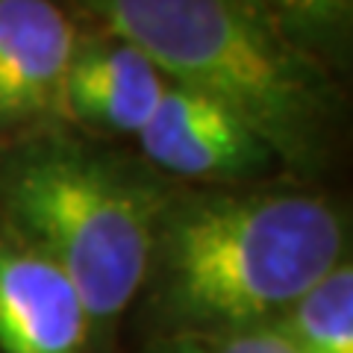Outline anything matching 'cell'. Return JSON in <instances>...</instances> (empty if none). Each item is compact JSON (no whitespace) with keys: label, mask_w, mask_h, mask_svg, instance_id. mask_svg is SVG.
<instances>
[{"label":"cell","mask_w":353,"mask_h":353,"mask_svg":"<svg viewBox=\"0 0 353 353\" xmlns=\"http://www.w3.org/2000/svg\"><path fill=\"white\" fill-rule=\"evenodd\" d=\"M303 53L341 77L350 65L353 0H259Z\"/></svg>","instance_id":"9"},{"label":"cell","mask_w":353,"mask_h":353,"mask_svg":"<svg viewBox=\"0 0 353 353\" xmlns=\"http://www.w3.org/2000/svg\"><path fill=\"white\" fill-rule=\"evenodd\" d=\"M136 139L150 165L183 180L239 183L277 162L271 145L236 109L176 83L165 85Z\"/></svg>","instance_id":"4"},{"label":"cell","mask_w":353,"mask_h":353,"mask_svg":"<svg viewBox=\"0 0 353 353\" xmlns=\"http://www.w3.org/2000/svg\"><path fill=\"white\" fill-rule=\"evenodd\" d=\"M294 353H353V268L345 259L274 321Z\"/></svg>","instance_id":"8"},{"label":"cell","mask_w":353,"mask_h":353,"mask_svg":"<svg viewBox=\"0 0 353 353\" xmlns=\"http://www.w3.org/2000/svg\"><path fill=\"white\" fill-rule=\"evenodd\" d=\"M168 80L145 53L109 32L80 39L62 88V112L83 127L139 136Z\"/></svg>","instance_id":"7"},{"label":"cell","mask_w":353,"mask_h":353,"mask_svg":"<svg viewBox=\"0 0 353 353\" xmlns=\"http://www.w3.org/2000/svg\"><path fill=\"white\" fill-rule=\"evenodd\" d=\"M168 189L148 171L71 136L27 132L0 150V221L59 265L106 353L150 277Z\"/></svg>","instance_id":"3"},{"label":"cell","mask_w":353,"mask_h":353,"mask_svg":"<svg viewBox=\"0 0 353 353\" xmlns=\"http://www.w3.org/2000/svg\"><path fill=\"white\" fill-rule=\"evenodd\" d=\"M132 44L168 83L224 101L292 168L324 157L341 112L339 77L285 36L259 0H71Z\"/></svg>","instance_id":"2"},{"label":"cell","mask_w":353,"mask_h":353,"mask_svg":"<svg viewBox=\"0 0 353 353\" xmlns=\"http://www.w3.org/2000/svg\"><path fill=\"white\" fill-rule=\"evenodd\" d=\"M0 353H94L77 285L48 253L0 221Z\"/></svg>","instance_id":"6"},{"label":"cell","mask_w":353,"mask_h":353,"mask_svg":"<svg viewBox=\"0 0 353 353\" xmlns=\"http://www.w3.org/2000/svg\"><path fill=\"white\" fill-rule=\"evenodd\" d=\"M80 39L57 0H0V141L59 121Z\"/></svg>","instance_id":"5"},{"label":"cell","mask_w":353,"mask_h":353,"mask_svg":"<svg viewBox=\"0 0 353 353\" xmlns=\"http://www.w3.org/2000/svg\"><path fill=\"white\" fill-rule=\"evenodd\" d=\"M153 353H294L274 324L227 333H171Z\"/></svg>","instance_id":"10"},{"label":"cell","mask_w":353,"mask_h":353,"mask_svg":"<svg viewBox=\"0 0 353 353\" xmlns=\"http://www.w3.org/2000/svg\"><path fill=\"white\" fill-rule=\"evenodd\" d=\"M345 259L347 218L321 194L168 192L148 280L174 333H227L274 324Z\"/></svg>","instance_id":"1"}]
</instances>
